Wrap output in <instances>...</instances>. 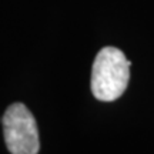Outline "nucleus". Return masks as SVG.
<instances>
[{"mask_svg": "<svg viewBox=\"0 0 154 154\" xmlns=\"http://www.w3.org/2000/svg\"><path fill=\"white\" fill-rule=\"evenodd\" d=\"M130 80V61L116 47H103L91 69V93L100 101H114L126 91Z\"/></svg>", "mask_w": 154, "mask_h": 154, "instance_id": "nucleus-1", "label": "nucleus"}, {"mask_svg": "<svg viewBox=\"0 0 154 154\" xmlns=\"http://www.w3.org/2000/svg\"><path fill=\"white\" fill-rule=\"evenodd\" d=\"M3 134L6 147L11 154H37L40 150L34 116L23 103L7 107L3 116Z\"/></svg>", "mask_w": 154, "mask_h": 154, "instance_id": "nucleus-2", "label": "nucleus"}]
</instances>
